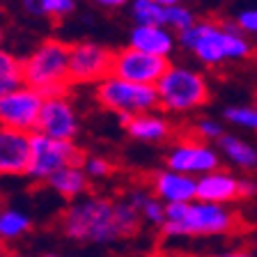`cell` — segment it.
<instances>
[{
  "instance_id": "cell-1",
  "label": "cell",
  "mask_w": 257,
  "mask_h": 257,
  "mask_svg": "<svg viewBox=\"0 0 257 257\" xmlns=\"http://www.w3.org/2000/svg\"><path fill=\"white\" fill-rule=\"evenodd\" d=\"M143 216L124 198L110 200L106 195H83L67 204L60 214V230L67 239L92 246H106L138 234Z\"/></svg>"
},
{
  "instance_id": "cell-2",
  "label": "cell",
  "mask_w": 257,
  "mask_h": 257,
  "mask_svg": "<svg viewBox=\"0 0 257 257\" xmlns=\"http://www.w3.org/2000/svg\"><path fill=\"white\" fill-rule=\"evenodd\" d=\"M179 46L202 62L204 67H220L227 62H241L252 55L255 44L241 32L234 19L230 21H198L191 30L177 35Z\"/></svg>"
},
{
  "instance_id": "cell-3",
  "label": "cell",
  "mask_w": 257,
  "mask_h": 257,
  "mask_svg": "<svg viewBox=\"0 0 257 257\" xmlns=\"http://www.w3.org/2000/svg\"><path fill=\"white\" fill-rule=\"evenodd\" d=\"M239 227V216L227 204L195 202L188 204H166V223L161 234L166 239L182 236H223L232 234Z\"/></svg>"
},
{
  "instance_id": "cell-4",
  "label": "cell",
  "mask_w": 257,
  "mask_h": 257,
  "mask_svg": "<svg viewBox=\"0 0 257 257\" xmlns=\"http://www.w3.org/2000/svg\"><path fill=\"white\" fill-rule=\"evenodd\" d=\"M69 46L62 39H44L30 51L23 62V83L44 96L67 94L71 85Z\"/></svg>"
},
{
  "instance_id": "cell-5",
  "label": "cell",
  "mask_w": 257,
  "mask_h": 257,
  "mask_svg": "<svg viewBox=\"0 0 257 257\" xmlns=\"http://www.w3.org/2000/svg\"><path fill=\"white\" fill-rule=\"evenodd\" d=\"M159 92V108L170 115H188L209 103L211 87L207 76L200 69H193L188 64H172L156 83Z\"/></svg>"
},
{
  "instance_id": "cell-6",
  "label": "cell",
  "mask_w": 257,
  "mask_h": 257,
  "mask_svg": "<svg viewBox=\"0 0 257 257\" xmlns=\"http://www.w3.org/2000/svg\"><path fill=\"white\" fill-rule=\"evenodd\" d=\"M96 101L101 108L115 112V115H145V112H156L159 108V92L156 85H138V83H128L117 76H108L94 87Z\"/></svg>"
},
{
  "instance_id": "cell-7",
  "label": "cell",
  "mask_w": 257,
  "mask_h": 257,
  "mask_svg": "<svg viewBox=\"0 0 257 257\" xmlns=\"http://www.w3.org/2000/svg\"><path fill=\"white\" fill-rule=\"evenodd\" d=\"M30 168H28L26 177H30L32 182L44 184L62 168L83 166V159H85V154H83L78 145L48 138L39 131L30 136Z\"/></svg>"
},
{
  "instance_id": "cell-8",
  "label": "cell",
  "mask_w": 257,
  "mask_h": 257,
  "mask_svg": "<svg viewBox=\"0 0 257 257\" xmlns=\"http://www.w3.org/2000/svg\"><path fill=\"white\" fill-rule=\"evenodd\" d=\"M166 168L200 179L220 168V152L195 136H184L168 147Z\"/></svg>"
},
{
  "instance_id": "cell-9",
  "label": "cell",
  "mask_w": 257,
  "mask_h": 257,
  "mask_svg": "<svg viewBox=\"0 0 257 257\" xmlns=\"http://www.w3.org/2000/svg\"><path fill=\"white\" fill-rule=\"evenodd\" d=\"M46 96L23 83L0 99V126L14 128L21 134H37L39 115Z\"/></svg>"
},
{
  "instance_id": "cell-10",
  "label": "cell",
  "mask_w": 257,
  "mask_h": 257,
  "mask_svg": "<svg viewBox=\"0 0 257 257\" xmlns=\"http://www.w3.org/2000/svg\"><path fill=\"white\" fill-rule=\"evenodd\" d=\"M112 58L115 51H110L103 44L96 42H76L69 46V71L71 83L78 85H99L112 74Z\"/></svg>"
},
{
  "instance_id": "cell-11",
  "label": "cell",
  "mask_w": 257,
  "mask_h": 257,
  "mask_svg": "<svg viewBox=\"0 0 257 257\" xmlns=\"http://www.w3.org/2000/svg\"><path fill=\"white\" fill-rule=\"evenodd\" d=\"M170 67V60L154 58V55L140 53L136 48H119L112 58V76L124 78L138 85H156Z\"/></svg>"
},
{
  "instance_id": "cell-12",
  "label": "cell",
  "mask_w": 257,
  "mask_h": 257,
  "mask_svg": "<svg viewBox=\"0 0 257 257\" xmlns=\"http://www.w3.org/2000/svg\"><path fill=\"white\" fill-rule=\"evenodd\" d=\"M37 131L48 136V138L74 143V138L80 131V122H78V112H76L74 103L67 99V94L46 96L44 99Z\"/></svg>"
},
{
  "instance_id": "cell-13",
  "label": "cell",
  "mask_w": 257,
  "mask_h": 257,
  "mask_svg": "<svg viewBox=\"0 0 257 257\" xmlns=\"http://www.w3.org/2000/svg\"><path fill=\"white\" fill-rule=\"evenodd\" d=\"M152 195L163 204H188L198 200V179L175 172L170 168H161L150 179Z\"/></svg>"
},
{
  "instance_id": "cell-14",
  "label": "cell",
  "mask_w": 257,
  "mask_h": 257,
  "mask_svg": "<svg viewBox=\"0 0 257 257\" xmlns=\"http://www.w3.org/2000/svg\"><path fill=\"white\" fill-rule=\"evenodd\" d=\"M30 154V134L0 126V177L28 175Z\"/></svg>"
},
{
  "instance_id": "cell-15",
  "label": "cell",
  "mask_w": 257,
  "mask_h": 257,
  "mask_svg": "<svg viewBox=\"0 0 257 257\" xmlns=\"http://www.w3.org/2000/svg\"><path fill=\"white\" fill-rule=\"evenodd\" d=\"M177 46H179L177 35L166 26H134V30L128 32V48H136L154 58L170 60Z\"/></svg>"
},
{
  "instance_id": "cell-16",
  "label": "cell",
  "mask_w": 257,
  "mask_h": 257,
  "mask_svg": "<svg viewBox=\"0 0 257 257\" xmlns=\"http://www.w3.org/2000/svg\"><path fill=\"white\" fill-rule=\"evenodd\" d=\"M198 200L214 202V204H227L230 207L234 200H241L239 198V177L230 170H223V168L200 177Z\"/></svg>"
},
{
  "instance_id": "cell-17",
  "label": "cell",
  "mask_w": 257,
  "mask_h": 257,
  "mask_svg": "<svg viewBox=\"0 0 257 257\" xmlns=\"http://www.w3.org/2000/svg\"><path fill=\"white\" fill-rule=\"evenodd\" d=\"M126 134L138 143H166L172 136V122L159 112L136 115L126 124Z\"/></svg>"
},
{
  "instance_id": "cell-18",
  "label": "cell",
  "mask_w": 257,
  "mask_h": 257,
  "mask_svg": "<svg viewBox=\"0 0 257 257\" xmlns=\"http://www.w3.org/2000/svg\"><path fill=\"white\" fill-rule=\"evenodd\" d=\"M218 152L236 170H241V172L257 170V145H252L250 140L241 138L236 134H225L218 140Z\"/></svg>"
},
{
  "instance_id": "cell-19",
  "label": "cell",
  "mask_w": 257,
  "mask_h": 257,
  "mask_svg": "<svg viewBox=\"0 0 257 257\" xmlns=\"http://www.w3.org/2000/svg\"><path fill=\"white\" fill-rule=\"evenodd\" d=\"M46 186L53 193H58L60 198L74 202V200L87 195V191H90V177L85 175L83 166H69V168H62V170L55 172L46 182Z\"/></svg>"
},
{
  "instance_id": "cell-20",
  "label": "cell",
  "mask_w": 257,
  "mask_h": 257,
  "mask_svg": "<svg viewBox=\"0 0 257 257\" xmlns=\"http://www.w3.org/2000/svg\"><path fill=\"white\" fill-rule=\"evenodd\" d=\"M23 85V62L0 46V99Z\"/></svg>"
},
{
  "instance_id": "cell-21",
  "label": "cell",
  "mask_w": 257,
  "mask_h": 257,
  "mask_svg": "<svg viewBox=\"0 0 257 257\" xmlns=\"http://www.w3.org/2000/svg\"><path fill=\"white\" fill-rule=\"evenodd\" d=\"M32 227V218L21 209H0V239L14 241L21 239Z\"/></svg>"
},
{
  "instance_id": "cell-22",
  "label": "cell",
  "mask_w": 257,
  "mask_h": 257,
  "mask_svg": "<svg viewBox=\"0 0 257 257\" xmlns=\"http://www.w3.org/2000/svg\"><path fill=\"white\" fill-rule=\"evenodd\" d=\"M21 7L30 16L64 19L76 10V0H21Z\"/></svg>"
},
{
  "instance_id": "cell-23",
  "label": "cell",
  "mask_w": 257,
  "mask_h": 257,
  "mask_svg": "<svg viewBox=\"0 0 257 257\" xmlns=\"http://www.w3.org/2000/svg\"><path fill=\"white\" fill-rule=\"evenodd\" d=\"M128 10L136 26H166V7L156 0H131Z\"/></svg>"
},
{
  "instance_id": "cell-24",
  "label": "cell",
  "mask_w": 257,
  "mask_h": 257,
  "mask_svg": "<svg viewBox=\"0 0 257 257\" xmlns=\"http://www.w3.org/2000/svg\"><path fill=\"white\" fill-rule=\"evenodd\" d=\"M223 119L230 126L257 134V103H239V106L223 108Z\"/></svg>"
},
{
  "instance_id": "cell-25",
  "label": "cell",
  "mask_w": 257,
  "mask_h": 257,
  "mask_svg": "<svg viewBox=\"0 0 257 257\" xmlns=\"http://www.w3.org/2000/svg\"><path fill=\"white\" fill-rule=\"evenodd\" d=\"M198 23V16L191 7L182 5H172V7H166V28L172 30L175 35H182V32L191 30L193 26Z\"/></svg>"
},
{
  "instance_id": "cell-26",
  "label": "cell",
  "mask_w": 257,
  "mask_h": 257,
  "mask_svg": "<svg viewBox=\"0 0 257 257\" xmlns=\"http://www.w3.org/2000/svg\"><path fill=\"white\" fill-rule=\"evenodd\" d=\"M193 136L204 140V143H218L225 136V126L214 117H200L193 124Z\"/></svg>"
},
{
  "instance_id": "cell-27",
  "label": "cell",
  "mask_w": 257,
  "mask_h": 257,
  "mask_svg": "<svg viewBox=\"0 0 257 257\" xmlns=\"http://www.w3.org/2000/svg\"><path fill=\"white\" fill-rule=\"evenodd\" d=\"M83 170L90 179H103L112 172V163L106 156H96V154H85L83 159Z\"/></svg>"
},
{
  "instance_id": "cell-28",
  "label": "cell",
  "mask_w": 257,
  "mask_h": 257,
  "mask_svg": "<svg viewBox=\"0 0 257 257\" xmlns=\"http://www.w3.org/2000/svg\"><path fill=\"white\" fill-rule=\"evenodd\" d=\"M140 216H143V223L147 225H154V227H163V223H166V204L161 202L159 198H154L152 195L150 202L143 207V211H140Z\"/></svg>"
},
{
  "instance_id": "cell-29",
  "label": "cell",
  "mask_w": 257,
  "mask_h": 257,
  "mask_svg": "<svg viewBox=\"0 0 257 257\" xmlns=\"http://www.w3.org/2000/svg\"><path fill=\"white\" fill-rule=\"evenodd\" d=\"M234 21H236V26L241 28V32L257 46V7L241 10L239 14L234 16Z\"/></svg>"
},
{
  "instance_id": "cell-30",
  "label": "cell",
  "mask_w": 257,
  "mask_h": 257,
  "mask_svg": "<svg viewBox=\"0 0 257 257\" xmlns=\"http://www.w3.org/2000/svg\"><path fill=\"white\" fill-rule=\"evenodd\" d=\"M150 198H152V193L150 191H145V188H140V186H136V188H128L126 193H124V200H126L131 207H136L138 211H143V207L147 202H150Z\"/></svg>"
},
{
  "instance_id": "cell-31",
  "label": "cell",
  "mask_w": 257,
  "mask_h": 257,
  "mask_svg": "<svg viewBox=\"0 0 257 257\" xmlns=\"http://www.w3.org/2000/svg\"><path fill=\"white\" fill-rule=\"evenodd\" d=\"M239 198L241 200L257 198V179L255 177H239Z\"/></svg>"
},
{
  "instance_id": "cell-32",
  "label": "cell",
  "mask_w": 257,
  "mask_h": 257,
  "mask_svg": "<svg viewBox=\"0 0 257 257\" xmlns=\"http://www.w3.org/2000/svg\"><path fill=\"white\" fill-rule=\"evenodd\" d=\"M211 257H257V255L252 250H248V248H230V250H220Z\"/></svg>"
},
{
  "instance_id": "cell-33",
  "label": "cell",
  "mask_w": 257,
  "mask_h": 257,
  "mask_svg": "<svg viewBox=\"0 0 257 257\" xmlns=\"http://www.w3.org/2000/svg\"><path fill=\"white\" fill-rule=\"evenodd\" d=\"M92 3L103 7V10H119V7L131 5V0H92Z\"/></svg>"
},
{
  "instance_id": "cell-34",
  "label": "cell",
  "mask_w": 257,
  "mask_h": 257,
  "mask_svg": "<svg viewBox=\"0 0 257 257\" xmlns=\"http://www.w3.org/2000/svg\"><path fill=\"white\" fill-rule=\"evenodd\" d=\"M159 5H163V7H172V5H182V0H156Z\"/></svg>"
},
{
  "instance_id": "cell-35",
  "label": "cell",
  "mask_w": 257,
  "mask_h": 257,
  "mask_svg": "<svg viewBox=\"0 0 257 257\" xmlns=\"http://www.w3.org/2000/svg\"><path fill=\"white\" fill-rule=\"evenodd\" d=\"M3 255H5V241L0 239V257H3Z\"/></svg>"
},
{
  "instance_id": "cell-36",
  "label": "cell",
  "mask_w": 257,
  "mask_h": 257,
  "mask_svg": "<svg viewBox=\"0 0 257 257\" xmlns=\"http://www.w3.org/2000/svg\"><path fill=\"white\" fill-rule=\"evenodd\" d=\"M44 257H67V255H58V252H48V255H44Z\"/></svg>"
},
{
  "instance_id": "cell-37",
  "label": "cell",
  "mask_w": 257,
  "mask_h": 257,
  "mask_svg": "<svg viewBox=\"0 0 257 257\" xmlns=\"http://www.w3.org/2000/svg\"><path fill=\"white\" fill-rule=\"evenodd\" d=\"M3 257H23V255H16V252H5Z\"/></svg>"
},
{
  "instance_id": "cell-38",
  "label": "cell",
  "mask_w": 257,
  "mask_h": 257,
  "mask_svg": "<svg viewBox=\"0 0 257 257\" xmlns=\"http://www.w3.org/2000/svg\"><path fill=\"white\" fill-rule=\"evenodd\" d=\"M0 42H3V30H0Z\"/></svg>"
}]
</instances>
